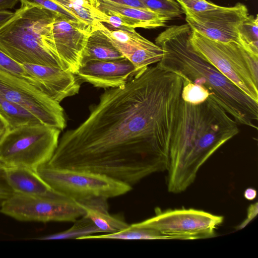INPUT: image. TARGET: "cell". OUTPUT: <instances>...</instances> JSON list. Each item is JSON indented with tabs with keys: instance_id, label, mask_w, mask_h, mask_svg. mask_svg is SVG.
Returning <instances> with one entry per match:
<instances>
[{
	"instance_id": "8",
	"label": "cell",
	"mask_w": 258,
	"mask_h": 258,
	"mask_svg": "<svg viewBox=\"0 0 258 258\" xmlns=\"http://www.w3.org/2000/svg\"><path fill=\"white\" fill-rule=\"evenodd\" d=\"M155 216L132 225L155 230L166 239L192 240L213 238L223 222L222 216L195 209H168L157 208Z\"/></svg>"
},
{
	"instance_id": "10",
	"label": "cell",
	"mask_w": 258,
	"mask_h": 258,
	"mask_svg": "<svg viewBox=\"0 0 258 258\" xmlns=\"http://www.w3.org/2000/svg\"><path fill=\"white\" fill-rule=\"evenodd\" d=\"M0 92L43 124L61 131L64 128V111L59 103L25 80L0 70Z\"/></svg>"
},
{
	"instance_id": "5",
	"label": "cell",
	"mask_w": 258,
	"mask_h": 258,
	"mask_svg": "<svg viewBox=\"0 0 258 258\" xmlns=\"http://www.w3.org/2000/svg\"><path fill=\"white\" fill-rule=\"evenodd\" d=\"M190 42L202 57L258 102V56L237 43L213 40L193 30Z\"/></svg>"
},
{
	"instance_id": "21",
	"label": "cell",
	"mask_w": 258,
	"mask_h": 258,
	"mask_svg": "<svg viewBox=\"0 0 258 258\" xmlns=\"http://www.w3.org/2000/svg\"><path fill=\"white\" fill-rule=\"evenodd\" d=\"M0 117L6 122L8 129L25 125L43 124L33 114L7 99L1 92Z\"/></svg>"
},
{
	"instance_id": "16",
	"label": "cell",
	"mask_w": 258,
	"mask_h": 258,
	"mask_svg": "<svg viewBox=\"0 0 258 258\" xmlns=\"http://www.w3.org/2000/svg\"><path fill=\"white\" fill-rule=\"evenodd\" d=\"M98 10L106 14H117L124 17L132 29H154L166 26L171 20L147 9L119 5L108 0H90Z\"/></svg>"
},
{
	"instance_id": "17",
	"label": "cell",
	"mask_w": 258,
	"mask_h": 258,
	"mask_svg": "<svg viewBox=\"0 0 258 258\" xmlns=\"http://www.w3.org/2000/svg\"><path fill=\"white\" fill-rule=\"evenodd\" d=\"M4 167L7 180L14 193L42 197L57 194L34 170L22 167Z\"/></svg>"
},
{
	"instance_id": "23",
	"label": "cell",
	"mask_w": 258,
	"mask_h": 258,
	"mask_svg": "<svg viewBox=\"0 0 258 258\" xmlns=\"http://www.w3.org/2000/svg\"><path fill=\"white\" fill-rule=\"evenodd\" d=\"M166 239L159 232L150 228H140L130 225L121 231L102 235H91L82 239Z\"/></svg>"
},
{
	"instance_id": "30",
	"label": "cell",
	"mask_w": 258,
	"mask_h": 258,
	"mask_svg": "<svg viewBox=\"0 0 258 258\" xmlns=\"http://www.w3.org/2000/svg\"><path fill=\"white\" fill-rule=\"evenodd\" d=\"M257 214V203L251 204L247 209V218L241 223L238 228V229L244 228L249 222H250Z\"/></svg>"
},
{
	"instance_id": "13",
	"label": "cell",
	"mask_w": 258,
	"mask_h": 258,
	"mask_svg": "<svg viewBox=\"0 0 258 258\" xmlns=\"http://www.w3.org/2000/svg\"><path fill=\"white\" fill-rule=\"evenodd\" d=\"M99 28L115 48L133 64L138 73L160 62L163 57L164 51L161 47L141 35L135 29H115L102 23L99 24Z\"/></svg>"
},
{
	"instance_id": "31",
	"label": "cell",
	"mask_w": 258,
	"mask_h": 258,
	"mask_svg": "<svg viewBox=\"0 0 258 258\" xmlns=\"http://www.w3.org/2000/svg\"><path fill=\"white\" fill-rule=\"evenodd\" d=\"M112 2L124 6L137 8L147 9L140 0H108Z\"/></svg>"
},
{
	"instance_id": "7",
	"label": "cell",
	"mask_w": 258,
	"mask_h": 258,
	"mask_svg": "<svg viewBox=\"0 0 258 258\" xmlns=\"http://www.w3.org/2000/svg\"><path fill=\"white\" fill-rule=\"evenodd\" d=\"M51 189L79 203L98 198L108 199L120 196L132 189V186L92 172L55 168L46 164L36 170Z\"/></svg>"
},
{
	"instance_id": "4",
	"label": "cell",
	"mask_w": 258,
	"mask_h": 258,
	"mask_svg": "<svg viewBox=\"0 0 258 258\" xmlns=\"http://www.w3.org/2000/svg\"><path fill=\"white\" fill-rule=\"evenodd\" d=\"M57 14L21 3L0 28V50L21 64L62 67L56 51L53 24Z\"/></svg>"
},
{
	"instance_id": "36",
	"label": "cell",
	"mask_w": 258,
	"mask_h": 258,
	"mask_svg": "<svg viewBox=\"0 0 258 258\" xmlns=\"http://www.w3.org/2000/svg\"><path fill=\"white\" fill-rule=\"evenodd\" d=\"M1 203H2V202H0V207H1Z\"/></svg>"
},
{
	"instance_id": "24",
	"label": "cell",
	"mask_w": 258,
	"mask_h": 258,
	"mask_svg": "<svg viewBox=\"0 0 258 258\" xmlns=\"http://www.w3.org/2000/svg\"><path fill=\"white\" fill-rule=\"evenodd\" d=\"M240 45L252 54L258 56V19L249 15L238 27Z\"/></svg>"
},
{
	"instance_id": "9",
	"label": "cell",
	"mask_w": 258,
	"mask_h": 258,
	"mask_svg": "<svg viewBox=\"0 0 258 258\" xmlns=\"http://www.w3.org/2000/svg\"><path fill=\"white\" fill-rule=\"evenodd\" d=\"M0 213L20 221L74 222L86 212L83 205L58 193L50 197L14 193L2 202Z\"/></svg>"
},
{
	"instance_id": "26",
	"label": "cell",
	"mask_w": 258,
	"mask_h": 258,
	"mask_svg": "<svg viewBox=\"0 0 258 258\" xmlns=\"http://www.w3.org/2000/svg\"><path fill=\"white\" fill-rule=\"evenodd\" d=\"M146 9L172 20L182 17L183 12L175 0H140Z\"/></svg>"
},
{
	"instance_id": "15",
	"label": "cell",
	"mask_w": 258,
	"mask_h": 258,
	"mask_svg": "<svg viewBox=\"0 0 258 258\" xmlns=\"http://www.w3.org/2000/svg\"><path fill=\"white\" fill-rule=\"evenodd\" d=\"M27 72L36 79L44 92L60 103L66 98L79 92L81 84L78 76L60 68L33 64H22Z\"/></svg>"
},
{
	"instance_id": "11",
	"label": "cell",
	"mask_w": 258,
	"mask_h": 258,
	"mask_svg": "<svg viewBox=\"0 0 258 258\" xmlns=\"http://www.w3.org/2000/svg\"><path fill=\"white\" fill-rule=\"evenodd\" d=\"M185 20L193 31L213 40L240 44L238 27L248 16L244 4L237 3L231 7L219 6L202 12L184 11Z\"/></svg>"
},
{
	"instance_id": "34",
	"label": "cell",
	"mask_w": 258,
	"mask_h": 258,
	"mask_svg": "<svg viewBox=\"0 0 258 258\" xmlns=\"http://www.w3.org/2000/svg\"><path fill=\"white\" fill-rule=\"evenodd\" d=\"M244 197L246 200L252 201L256 197V191L253 188H247L244 192Z\"/></svg>"
},
{
	"instance_id": "33",
	"label": "cell",
	"mask_w": 258,
	"mask_h": 258,
	"mask_svg": "<svg viewBox=\"0 0 258 258\" xmlns=\"http://www.w3.org/2000/svg\"><path fill=\"white\" fill-rule=\"evenodd\" d=\"M19 0H0V9H11L18 3Z\"/></svg>"
},
{
	"instance_id": "18",
	"label": "cell",
	"mask_w": 258,
	"mask_h": 258,
	"mask_svg": "<svg viewBox=\"0 0 258 258\" xmlns=\"http://www.w3.org/2000/svg\"><path fill=\"white\" fill-rule=\"evenodd\" d=\"M99 24L94 28L88 37L81 62L90 59L113 60L124 57L100 30Z\"/></svg>"
},
{
	"instance_id": "25",
	"label": "cell",
	"mask_w": 258,
	"mask_h": 258,
	"mask_svg": "<svg viewBox=\"0 0 258 258\" xmlns=\"http://www.w3.org/2000/svg\"><path fill=\"white\" fill-rule=\"evenodd\" d=\"M0 70L25 80L44 92L39 82L29 75L22 64L15 61L1 50Z\"/></svg>"
},
{
	"instance_id": "19",
	"label": "cell",
	"mask_w": 258,
	"mask_h": 258,
	"mask_svg": "<svg viewBox=\"0 0 258 258\" xmlns=\"http://www.w3.org/2000/svg\"><path fill=\"white\" fill-rule=\"evenodd\" d=\"M74 15L78 21L94 26L108 23V16L97 9L90 0H51Z\"/></svg>"
},
{
	"instance_id": "6",
	"label": "cell",
	"mask_w": 258,
	"mask_h": 258,
	"mask_svg": "<svg viewBox=\"0 0 258 258\" xmlns=\"http://www.w3.org/2000/svg\"><path fill=\"white\" fill-rule=\"evenodd\" d=\"M61 131L44 124L8 129L0 139V163L35 171L46 164L57 148Z\"/></svg>"
},
{
	"instance_id": "14",
	"label": "cell",
	"mask_w": 258,
	"mask_h": 258,
	"mask_svg": "<svg viewBox=\"0 0 258 258\" xmlns=\"http://www.w3.org/2000/svg\"><path fill=\"white\" fill-rule=\"evenodd\" d=\"M138 72L125 57L113 60L90 59L82 61L76 75L95 87L109 89L126 83Z\"/></svg>"
},
{
	"instance_id": "20",
	"label": "cell",
	"mask_w": 258,
	"mask_h": 258,
	"mask_svg": "<svg viewBox=\"0 0 258 258\" xmlns=\"http://www.w3.org/2000/svg\"><path fill=\"white\" fill-rule=\"evenodd\" d=\"M83 206L86 212L85 216L89 218L101 232H116L130 225L119 218L110 215L108 213V205Z\"/></svg>"
},
{
	"instance_id": "32",
	"label": "cell",
	"mask_w": 258,
	"mask_h": 258,
	"mask_svg": "<svg viewBox=\"0 0 258 258\" xmlns=\"http://www.w3.org/2000/svg\"><path fill=\"white\" fill-rule=\"evenodd\" d=\"M14 12L7 9H0V28L14 15Z\"/></svg>"
},
{
	"instance_id": "29",
	"label": "cell",
	"mask_w": 258,
	"mask_h": 258,
	"mask_svg": "<svg viewBox=\"0 0 258 258\" xmlns=\"http://www.w3.org/2000/svg\"><path fill=\"white\" fill-rule=\"evenodd\" d=\"M14 194L7 180L5 167L0 163V202L8 199Z\"/></svg>"
},
{
	"instance_id": "3",
	"label": "cell",
	"mask_w": 258,
	"mask_h": 258,
	"mask_svg": "<svg viewBox=\"0 0 258 258\" xmlns=\"http://www.w3.org/2000/svg\"><path fill=\"white\" fill-rule=\"evenodd\" d=\"M192 30L187 24L168 27L156 37L164 51L158 63L183 79L205 87L210 97L238 124L257 129L258 102L246 95L216 68L202 57L190 42Z\"/></svg>"
},
{
	"instance_id": "28",
	"label": "cell",
	"mask_w": 258,
	"mask_h": 258,
	"mask_svg": "<svg viewBox=\"0 0 258 258\" xmlns=\"http://www.w3.org/2000/svg\"><path fill=\"white\" fill-rule=\"evenodd\" d=\"M183 12L189 11L197 13L202 12L217 8L219 6L206 0H176Z\"/></svg>"
},
{
	"instance_id": "27",
	"label": "cell",
	"mask_w": 258,
	"mask_h": 258,
	"mask_svg": "<svg viewBox=\"0 0 258 258\" xmlns=\"http://www.w3.org/2000/svg\"><path fill=\"white\" fill-rule=\"evenodd\" d=\"M182 80L181 98L183 100L191 103H199L203 102L210 96L209 91L204 86L183 78Z\"/></svg>"
},
{
	"instance_id": "22",
	"label": "cell",
	"mask_w": 258,
	"mask_h": 258,
	"mask_svg": "<svg viewBox=\"0 0 258 258\" xmlns=\"http://www.w3.org/2000/svg\"><path fill=\"white\" fill-rule=\"evenodd\" d=\"M69 229L59 233L33 238L37 240H59L65 239H82L84 237L101 233L93 222L84 216L74 222Z\"/></svg>"
},
{
	"instance_id": "35",
	"label": "cell",
	"mask_w": 258,
	"mask_h": 258,
	"mask_svg": "<svg viewBox=\"0 0 258 258\" xmlns=\"http://www.w3.org/2000/svg\"><path fill=\"white\" fill-rule=\"evenodd\" d=\"M8 130V126L6 122L0 117V139Z\"/></svg>"
},
{
	"instance_id": "12",
	"label": "cell",
	"mask_w": 258,
	"mask_h": 258,
	"mask_svg": "<svg viewBox=\"0 0 258 258\" xmlns=\"http://www.w3.org/2000/svg\"><path fill=\"white\" fill-rule=\"evenodd\" d=\"M97 25L92 26L58 15L55 16L53 24V38L62 70L76 74L88 37Z\"/></svg>"
},
{
	"instance_id": "2",
	"label": "cell",
	"mask_w": 258,
	"mask_h": 258,
	"mask_svg": "<svg viewBox=\"0 0 258 258\" xmlns=\"http://www.w3.org/2000/svg\"><path fill=\"white\" fill-rule=\"evenodd\" d=\"M238 133L237 123L210 96L199 103L180 98L169 147L168 191L186 190L207 160Z\"/></svg>"
},
{
	"instance_id": "1",
	"label": "cell",
	"mask_w": 258,
	"mask_h": 258,
	"mask_svg": "<svg viewBox=\"0 0 258 258\" xmlns=\"http://www.w3.org/2000/svg\"><path fill=\"white\" fill-rule=\"evenodd\" d=\"M182 86L180 76L157 63L106 90L87 118L59 139L46 165L131 186L167 170Z\"/></svg>"
}]
</instances>
